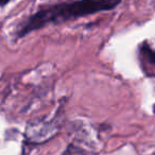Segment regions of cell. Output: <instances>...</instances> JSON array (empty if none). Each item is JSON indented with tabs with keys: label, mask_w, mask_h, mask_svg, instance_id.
<instances>
[{
	"label": "cell",
	"mask_w": 155,
	"mask_h": 155,
	"mask_svg": "<svg viewBox=\"0 0 155 155\" xmlns=\"http://www.w3.org/2000/svg\"><path fill=\"white\" fill-rule=\"evenodd\" d=\"M119 1H72L43 5L24 19L15 31L16 38H22L47 26H58L91 14L114 10Z\"/></svg>",
	"instance_id": "obj_1"
},
{
	"label": "cell",
	"mask_w": 155,
	"mask_h": 155,
	"mask_svg": "<svg viewBox=\"0 0 155 155\" xmlns=\"http://www.w3.org/2000/svg\"><path fill=\"white\" fill-rule=\"evenodd\" d=\"M139 62L144 74L148 77L155 75V50L144 41L139 47Z\"/></svg>",
	"instance_id": "obj_2"
},
{
	"label": "cell",
	"mask_w": 155,
	"mask_h": 155,
	"mask_svg": "<svg viewBox=\"0 0 155 155\" xmlns=\"http://www.w3.org/2000/svg\"><path fill=\"white\" fill-rule=\"evenodd\" d=\"M62 155H85V152L80 147H77L74 144H69Z\"/></svg>",
	"instance_id": "obj_3"
},
{
	"label": "cell",
	"mask_w": 155,
	"mask_h": 155,
	"mask_svg": "<svg viewBox=\"0 0 155 155\" xmlns=\"http://www.w3.org/2000/svg\"><path fill=\"white\" fill-rule=\"evenodd\" d=\"M8 5V1H5V2H0V7H3V5Z\"/></svg>",
	"instance_id": "obj_4"
},
{
	"label": "cell",
	"mask_w": 155,
	"mask_h": 155,
	"mask_svg": "<svg viewBox=\"0 0 155 155\" xmlns=\"http://www.w3.org/2000/svg\"><path fill=\"white\" fill-rule=\"evenodd\" d=\"M153 110H153V112H155V105H154V107H153Z\"/></svg>",
	"instance_id": "obj_5"
}]
</instances>
